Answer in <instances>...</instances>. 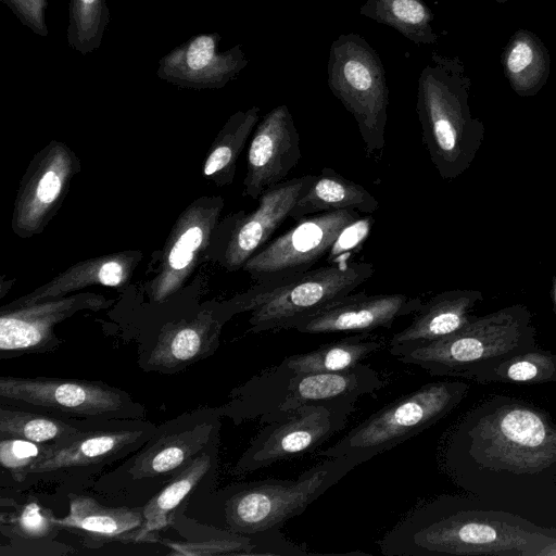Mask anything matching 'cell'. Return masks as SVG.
<instances>
[{
  "label": "cell",
  "instance_id": "obj_16",
  "mask_svg": "<svg viewBox=\"0 0 556 556\" xmlns=\"http://www.w3.org/2000/svg\"><path fill=\"white\" fill-rule=\"evenodd\" d=\"M77 169L75 155L62 142H50L35 156L15 201L12 227L16 235L30 237L43 229Z\"/></svg>",
  "mask_w": 556,
  "mask_h": 556
},
{
  "label": "cell",
  "instance_id": "obj_8",
  "mask_svg": "<svg viewBox=\"0 0 556 556\" xmlns=\"http://www.w3.org/2000/svg\"><path fill=\"white\" fill-rule=\"evenodd\" d=\"M156 427L148 419L96 422L58 444L48 445L25 472L16 491L38 483H56L68 491H83L98 476L137 452Z\"/></svg>",
  "mask_w": 556,
  "mask_h": 556
},
{
  "label": "cell",
  "instance_id": "obj_24",
  "mask_svg": "<svg viewBox=\"0 0 556 556\" xmlns=\"http://www.w3.org/2000/svg\"><path fill=\"white\" fill-rule=\"evenodd\" d=\"M482 300L483 294L479 290L454 289L422 302L413 321L390 339V354L396 357L404 351L457 332L473 318L471 311Z\"/></svg>",
  "mask_w": 556,
  "mask_h": 556
},
{
  "label": "cell",
  "instance_id": "obj_20",
  "mask_svg": "<svg viewBox=\"0 0 556 556\" xmlns=\"http://www.w3.org/2000/svg\"><path fill=\"white\" fill-rule=\"evenodd\" d=\"M422 300L403 293H350L298 320L291 329L302 333L369 332L390 328L400 317L415 314Z\"/></svg>",
  "mask_w": 556,
  "mask_h": 556
},
{
  "label": "cell",
  "instance_id": "obj_36",
  "mask_svg": "<svg viewBox=\"0 0 556 556\" xmlns=\"http://www.w3.org/2000/svg\"><path fill=\"white\" fill-rule=\"evenodd\" d=\"M511 81L519 92H529L539 83V52L527 40L516 41L506 59Z\"/></svg>",
  "mask_w": 556,
  "mask_h": 556
},
{
  "label": "cell",
  "instance_id": "obj_27",
  "mask_svg": "<svg viewBox=\"0 0 556 556\" xmlns=\"http://www.w3.org/2000/svg\"><path fill=\"white\" fill-rule=\"evenodd\" d=\"M378 207V200L362 185L343 177L332 168L324 167L318 175H314L289 217L299 222L307 216L338 210L372 214Z\"/></svg>",
  "mask_w": 556,
  "mask_h": 556
},
{
  "label": "cell",
  "instance_id": "obj_18",
  "mask_svg": "<svg viewBox=\"0 0 556 556\" xmlns=\"http://www.w3.org/2000/svg\"><path fill=\"white\" fill-rule=\"evenodd\" d=\"M223 206L220 197H204L180 215L165 247L159 275L151 283L150 293L155 302L165 301L182 287L207 248Z\"/></svg>",
  "mask_w": 556,
  "mask_h": 556
},
{
  "label": "cell",
  "instance_id": "obj_5",
  "mask_svg": "<svg viewBox=\"0 0 556 556\" xmlns=\"http://www.w3.org/2000/svg\"><path fill=\"white\" fill-rule=\"evenodd\" d=\"M416 112L422 144L440 177L463 175L480 150L485 128L470 113L467 84L455 61L432 55L418 78Z\"/></svg>",
  "mask_w": 556,
  "mask_h": 556
},
{
  "label": "cell",
  "instance_id": "obj_1",
  "mask_svg": "<svg viewBox=\"0 0 556 556\" xmlns=\"http://www.w3.org/2000/svg\"><path fill=\"white\" fill-rule=\"evenodd\" d=\"M443 464L478 501L525 518L556 513V422L522 400L493 395L467 412L447 437Z\"/></svg>",
  "mask_w": 556,
  "mask_h": 556
},
{
  "label": "cell",
  "instance_id": "obj_28",
  "mask_svg": "<svg viewBox=\"0 0 556 556\" xmlns=\"http://www.w3.org/2000/svg\"><path fill=\"white\" fill-rule=\"evenodd\" d=\"M383 346L376 336L369 332L332 341L317 349L286 357L280 364L295 372H330L346 370L361 364Z\"/></svg>",
  "mask_w": 556,
  "mask_h": 556
},
{
  "label": "cell",
  "instance_id": "obj_30",
  "mask_svg": "<svg viewBox=\"0 0 556 556\" xmlns=\"http://www.w3.org/2000/svg\"><path fill=\"white\" fill-rule=\"evenodd\" d=\"M260 119V108L252 106L232 114L210 149L203 173L219 186L233 180L237 160Z\"/></svg>",
  "mask_w": 556,
  "mask_h": 556
},
{
  "label": "cell",
  "instance_id": "obj_21",
  "mask_svg": "<svg viewBox=\"0 0 556 556\" xmlns=\"http://www.w3.org/2000/svg\"><path fill=\"white\" fill-rule=\"evenodd\" d=\"M230 316L229 311H204L191 320L165 326L155 341L140 352L139 367L173 375L210 357L217 350L222 327Z\"/></svg>",
  "mask_w": 556,
  "mask_h": 556
},
{
  "label": "cell",
  "instance_id": "obj_10",
  "mask_svg": "<svg viewBox=\"0 0 556 556\" xmlns=\"http://www.w3.org/2000/svg\"><path fill=\"white\" fill-rule=\"evenodd\" d=\"M460 380L429 382L377 410L317 455H358L364 462L422 432L451 413L467 395Z\"/></svg>",
  "mask_w": 556,
  "mask_h": 556
},
{
  "label": "cell",
  "instance_id": "obj_9",
  "mask_svg": "<svg viewBox=\"0 0 556 556\" xmlns=\"http://www.w3.org/2000/svg\"><path fill=\"white\" fill-rule=\"evenodd\" d=\"M365 262H342L286 278L261 281L233 302L236 313L251 311L250 331L291 329L303 317L352 293L374 275Z\"/></svg>",
  "mask_w": 556,
  "mask_h": 556
},
{
  "label": "cell",
  "instance_id": "obj_33",
  "mask_svg": "<svg viewBox=\"0 0 556 556\" xmlns=\"http://www.w3.org/2000/svg\"><path fill=\"white\" fill-rule=\"evenodd\" d=\"M540 384L556 382V353L536 345L503 361L481 383Z\"/></svg>",
  "mask_w": 556,
  "mask_h": 556
},
{
  "label": "cell",
  "instance_id": "obj_19",
  "mask_svg": "<svg viewBox=\"0 0 556 556\" xmlns=\"http://www.w3.org/2000/svg\"><path fill=\"white\" fill-rule=\"evenodd\" d=\"M219 41L217 33L188 39L159 61L157 77L181 88H223L249 61L241 45L219 51Z\"/></svg>",
  "mask_w": 556,
  "mask_h": 556
},
{
  "label": "cell",
  "instance_id": "obj_35",
  "mask_svg": "<svg viewBox=\"0 0 556 556\" xmlns=\"http://www.w3.org/2000/svg\"><path fill=\"white\" fill-rule=\"evenodd\" d=\"M48 445L21 438H0V464L7 470L15 486L25 472L43 455Z\"/></svg>",
  "mask_w": 556,
  "mask_h": 556
},
{
  "label": "cell",
  "instance_id": "obj_11",
  "mask_svg": "<svg viewBox=\"0 0 556 556\" xmlns=\"http://www.w3.org/2000/svg\"><path fill=\"white\" fill-rule=\"evenodd\" d=\"M328 86L356 121L368 155L386 146L389 88L377 51L354 33L340 35L330 47Z\"/></svg>",
  "mask_w": 556,
  "mask_h": 556
},
{
  "label": "cell",
  "instance_id": "obj_39",
  "mask_svg": "<svg viewBox=\"0 0 556 556\" xmlns=\"http://www.w3.org/2000/svg\"><path fill=\"white\" fill-rule=\"evenodd\" d=\"M552 299H553L554 309L556 313V275L553 277V281H552Z\"/></svg>",
  "mask_w": 556,
  "mask_h": 556
},
{
  "label": "cell",
  "instance_id": "obj_34",
  "mask_svg": "<svg viewBox=\"0 0 556 556\" xmlns=\"http://www.w3.org/2000/svg\"><path fill=\"white\" fill-rule=\"evenodd\" d=\"M109 21L106 0H70L68 46L83 55L98 49Z\"/></svg>",
  "mask_w": 556,
  "mask_h": 556
},
{
  "label": "cell",
  "instance_id": "obj_32",
  "mask_svg": "<svg viewBox=\"0 0 556 556\" xmlns=\"http://www.w3.org/2000/svg\"><path fill=\"white\" fill-rule=\"evenodd\" d=\"M0 505V531L4 538L54 540L61 531L52 511L34 497L18 503L2 494Z\"/></svg>",
  "mask_w": 556,
  "mask_h": 556
},
{
  "label": "cell",
  "instance_id": "obj_14",
  "mask_svg": "<svg viewBox=\"0 0 556 556\" xmlns=\"http://www.w3.org/2000/svg\"><path fill=\"white\" fill-rule=\"evenodd\" d=\"M359 217L357 211L338 210L300 219L265 244L242 268L261 281L305 273L328 254L343 228Z\"/></svg>",
  "mask_w": 556,
  "mask_h": 556
},
{
  "label": "cell",
  "instance_id": "obj_6",
  "mask_svg": "<svg viewBox=\"0 0 556 556\" xmlns=\"http://www.w3.org/2000/svg\"><path fill=\"white\" fill-rule=\"evenodd\" d=\"M384 384V379L368 364L361 363L341 371L295 372L279 363L233 389L229 402L218 410L236 424L250 419L267 424L303 404L344 396L361 397Z\"/></svg>",
  "mask_w": 556,
  "mask_h": 556
},
{
  "label": "cell",
  "instance_id": "obj_31",
  "mask_svg": "<svg viewBox=\"0 0 556 556\" xmlns=\"http://www.w3.org/2000/svg\"><path fill=\"white\" fill-rule=\"evenodd\" d=\"M359 13L397 30L416 45L434 43L433 14L422 0H365Z\"/></svg>",
  "mask_w": 556,
  "mask_h": 556
},
{
  "label": "cell",
  "instance_id": "obj_23",
  "mask_svg": "<svg viewBox=\"0 0 556 556\" xmlns=\"http://www.w3.org/2000/svg\"><path fill=\"white\" fill-rule=\"evenodd\" d=\"M70 511L62 518L53 517L61 531L81 539L90 547L111 542H136L143 525V506L110 505L90 493L68 491Z\"/></svg>",
  "mask_w": 556,
  "mask_h": 556
},
{
  "label": "cell",
  "instance_id": "obj_15",
  "mask_svg": "<svg viewBox=\"0 0 556 556\" xmlns=\"http://www.w3.org/2000/svg\"><path fill=\"white\" fill-rule=\"evenodd\" d=\"M103 296L76 294L16 307H2L0 315L1 359L55 350L61 340L54 327L83 309L99 311L111 305Z\"/></svg>",
  "mask_w": 556,
  "mask_h": 556
},
{
  "label": "cell",
  "instance_id": "obj_25",
  "mask_svg": "<svg viewBox=\"0 0 556 556\" xmlns=\"http://www.w3.org/2000/svg\"><path fill=\"white\" fill-rule=\"evenodd\" d=\"M218 445L214 442L169 480L144 506L143 525L136 542H156L175 513L203 483L212 484L218 468Z\"/></svg>",
  "mask_w": 556,
  "mask_h": 556
},
{
  "label": "cell",
  "instance_id": "obj_4",
  "mask_svg": "<svg viewBox=\"0 0 556 556\" xmlns=\"http://www.w3.org/2000/svg\"><path fill=\"white\" fill-rule=\"evenodd\" d=\"M528 306L514 304L473 318L457 332L400 353L395 358L432 376L456 377L481 383L507 358L536 345Z\"/></svg>",
  "mask_w": 556,
  "mask_h": 556
},
{
  "label": "cell",
  "instance_id": "obj_7",
  "mask_svg": "<svg viewBox=\"0 0 556 556\" xmlns=\"http://www.w3.org/2000/svg\"><path fill=\"white\" fill-rule=\"evenodd\" d=\"M362 463L364 459L353 454L326 457L296 479L230 485L222 495L225 529L241 534L280 529Z\"/></svg>",
  "mask_w": 556,
  "mask_h": 556
},
{
  "label": "cell",
  "instance_id": "obj_12",
  "mask_svg": "<svg viewBox=\"0 0 556 556\" xmlns=\"http://www.w3.org/2000/svg\"><path fill=\"white\" fill-rule=\"evenodd\" d=\"M0 403L68 419H147L128 392L100 380L1 376Z\"/></svg>",
  "mask_w": 556,
  "mask_h": 556
},
{
  "label": "cell",
  "instance_id": "obj_26",
  "mask_svg": "<svg viewBox=\"0 0 556 556\" xmlns=\"http://www.w3.org/2000/svg\"><path fill=\"white\" fill-rule=\"evenodd\" d=\"M141 258L139 252H123L89 258L71 266L47 285L4 307L29 305L62 298L91 285L119 287L127 282Z\"/></svg>",
  "mask_w": 556,
  "mask_h": 556
},
{
  "label": "cell",
  "instance_id": "obj_38",
  "mask_svg": "<svg viewBox=\"0 0 556 556\" xmlns=\"http://www.w3.org/2000/svg\"><path fill=\"white\" fill-rule=\"evenodd\" d=\"M4 2L21 21L39 36L48 35L46 24L47 0H1Z\"/></svg>",
  "mask_w": 556,
  "mask_h": 556
},
{
  "label": "cell",
  "instance_id": "obj_3",
  "mask_svg": "<svg viewBox=\"0 0 556 556\" xmlns=\"http://www.w3.org/2000/svg\"><path fill=\"white\" fill-rule=\"evenodd\" d=\"M222 417L218 407H198L162 422L137 452L85 490L110 505L144 506L193 458L219 441Z\"/></svg>",
  "mask_w": 556,
  "mask_h": 556
},
{
  "label": "cell",
  "instance_id": "obj_17",
  "mask_svg": "<svg viewBox=\"0 0 556 556\" xmlns=\"http://www.w3.org/2000/svg\"><path fill=\"white\" fill-rule=\"evenodd\" d=\"M300 159V134L288 106L280 104L256 125L247 155L244 195L258 199L282 182Z\"/></svg>",
  "mask_w": 556,
  "mask_h": 556
},
{
  "label": "cell",
  "instance_id": "obj_37",
  "mask_svg": "<svg viewBox=\"0 0 556 556\" xmlns=\"http://www.w3.org/2000/svg\"><path fill=\"white\" fill-rule=\"evenodd\" d=\"M374 217L368 214L344 227L327 254V264L348 262L368 238Z\"/></svg>",
  "mask_w": 556,
  "mask_h": 556
},
{
  "label": "cell",
  "instance_id": "obj_29",
  "mask_svg": "<svg viewBox=\"0 0 556 556\" xmlns=\"http://www.w3.org/2000/svg\"><path fill=\"white\" fill-rule=\"evenodd\" d=\"M99 421L62 418L0 403V438L54 445Z\"/></svg>",
  "mask_w": 556,
  "mask_h": 556
},
{
  "label": "cell",
  "instance_id": "obj_2",
  "mask_svg": "<svg viewBox=\"0 0 556 556\" xmlns=\"http://www.w3.org/2000/svg\"><path fill=\"white\" fill-rule=\"evenodd\" d=\"M554 536L515 513L447 495L415 507L378 544L387 556H539Z\"/></svg>",
  "mask_w": 556,
  "mask_h": 556
},
{
  "label": "cell",
  "instance_id": "obj_13",
  "mask_svg": "<svg viewBox=\"0 0 556 556\" xmlns=\"http://www.w3.org/2000/svg\"><path fill=\"white\" fill-rule=\"evenodd\" d=\"M358 397L344 396L303 404L265 424L233 467L243 475L314 452L341 431Z\"/></svg>",
  "mask_w": 556,
  "mask_h": 556
},
{
  "label": "cell",
  "instance_id": "obj_22",
  "mask_svg": "<svg viewBox=\"0 0 556 556\" xmlns=\"http://www.w3.org/2000/svg\"><path fill=\"white\" fill-rule=\"evenodd\" d=\"M313 178L314 175L295 177L266 189L260 195L257 208L238 220L226 245L224 265L229 270L243 267L267 244Z\"/></svg>",
  "mask_w": 556,
  "mask_h": 556
}]
</instances>
